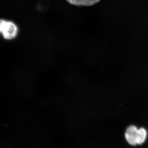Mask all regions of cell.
<instances>
[{
    "instance_id": "cell-1",
    "label": "cell",
    "mask_w": 148,
    "mask_h": 148,
    "mask_svg": "<svg viewBox=\"0 0 148 148\" xmlns=\"http://www.w3.org/2000/svg\"><path fill=\"white\" fill-rule=\"evenodd\" d=\"M18 29L17 25L11 21L0 19V34L6 40L16 38L18 34Z\"/></svg>"
},
{
    "instance_id": "cell-2",
    "label": "cell",
    "mask_w": 148,
    "mask_h": 148,
    "mask_svg": "<svg viewBox=\"0 0 148 148\" xmlns=\"http://www.w3.org/2000/svg\"><path fill=\"white\" fill-rule=\"evenodd\" d=\"M138 130V128L135 125H131L127 128L125 133V138L130 145H137Z\"/></svg>"
},
{
    "instance_id": "cell-3",
    "label": "cell",
    "mask_w": 148,
    "mask_h": 148,
    "mask_svg": "<svg viewBox=\"0 0 148 148\" xmlns=\"http://www.w3.org/2000/svg\"><path fill=\"white\" fill-rule=\"evenodd\" d=\"M67 3L77 6H90L99 3L101 0H66Z\"/></svg>"
},
{
    "instance_id": "cell-4",
    "label": "cell",
    "mask_w": 148,
    "mask_h": 148,
    "mask_svg": "<svg viewBox=\"0 0 148 148\" xmlns=\"http://www.w3.org/2000/svg\"><path fill=\"white\" fill-rule=\"evenodd\" d=\"M147 136V131L145 128L143 127L139 128L137 135V144H143L145 141Z\"/></svg>"
}]
</instances>
